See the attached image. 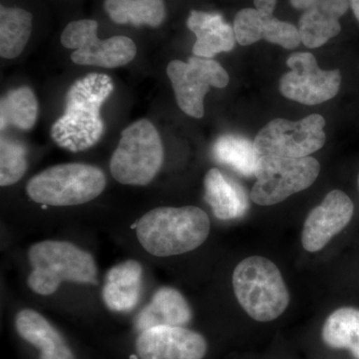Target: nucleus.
<instances>
[{
	"label": "nucleus",
	"instance_id": "nucleus-1",
	"mask_svg": "<svg viewBox=\"0 0 359 359\" xmlns=\"http://www.w3.org/2000/svg\"><path fill=\"white\" fill-rule=\"evenodd\" d=\"M113 91L112 79L102 73L76 80L66 94L65 113L52 125V140L74 153L98 143L104 132L101 107Z\"/></svg>",
	"mask_w": 359,
	"mask_h": 359
},
{
	"label": "nucleus",
	"instance_id": "nucleus-2",
	"mask_svg": "<svg viewBox=\"0 0 359 359\" xmlns=\"http://www.w3.org/2000/svg\"><path fill=\"white\" fill-rule=\"evenodd\" d=\"M211 222L194 205L160 207L146 212L136 224V235L152 256L166 257L186 254L204 244Z\"/></svg>",
	"mask_w": 359,
	"mask_h": 359
},
{
	"label": "nucleus",
	"instance_id": "nucleus-3",
	"mask_svg": "<svg viewBox=\"0 0 359 359\" xmlns=\"http://www.w3.org/2000/svg\"><path fill=\"white\" fill-rule=\"evenodd\" d=\"M32 271L27 285L39 295H51L61 283H98V269L93 256L65 241H42L28 250Z\"/></svg>",
	"mask_w": 359,
	"mask_h": 359
},
{
	"label": "nucleus",
	"instance_id": "nucleus-4",
	"mask_svg": "<svg viewBox=\"0 0 359 359\" xmlns=\"http://www.w3.org/2000/svg\"><path fill=\"white\" fill-rule=\"evenodd\" d=\"M236 297L252 320L268 323L282 316L290 294L280 269L264 257H248L233 273Z\"/></svg>",
	"mask_w": 359,
	"mask_h": 359
},
{
	"label": "nucleus",
	"instance_id": "nucleus-5",
	"mask_svg": "<svg viewBox=\"0 0 359 359\" xmlns=\"http://www.w3.org/2000/svg\"><path fill=\"white\" fill-rule=\"evenodd\" d=\"M106 187L100 168L82 163H67L47 168L33 176L26 194L37 204L72 207L95 200Z\"/></svg>",
	"mask_w": 359,
	"mask_h": 359
},
{
	"label": "nucleus",
	"instance_id": "nucleus-6",
	"mask_svg": "<svg viewBox=\"0 0 359 359\" xmlns=\"http://www.w3.org/2000/svg\"><path fill=\"white\" fill-rule=\"evenodd\" d=\"M163 162L164 147L157 129L149 120L140 119L123 130L110 172L123 185L146 186L159 173Z\"/></svg>",
	"mask_w": 359,
	"mask_h": 359
},
{
	"label": "nucleus",
	"instance_id": "nucleus-7",
	"mask_svg": "<svg viewBox=\"0 0 359 359\" xmlns=\"http://www.w3.org/2000/svg\"><path fill=\"white\" fill-rule=\"evenodd\" d=\"M320 166L313 157L283 158L262 156L257 160V182L250 198L259 205H273L309 188L320 174Z\"/></svg>",
	"mask_w": 359,
	"mask_h": 359
},
{
	"label": "nucleus",
	"instance_id": "nucleus-8",
	"mask_svg": "<svg viewBox=\"0 0 359 359\" xmlns=\"http://www.w3.org/2000/svg\"><path fill=\"white\" fill-rule=\"evenodd\" d=\"M325 118L318 114L297 122L276 118L261 129L252 143L259 157H309L325 146Z\"/></svg>",
	"mask_w": 359,
	"mask_h": 359
},
{
	"label": "nucleus",
	"instance_id": "nucleus-9",
	"mask_svg": "<svg viewBox=\"0 0 359 359\" xmlns=\"http://www.w3.org/2000/svg\"><path fill=\"white\" fill-rule=\"evenodd\" d=\"M98 22L81 20L68 23L61 34V44L74 49L71 60L77 65L117 68L128 65L137 54V46L127 36H113L99 39Z\"/></svg>",
	"mask_w": 359,
	"mask_h": 359
},
{
	"label": "nucleus",
	"instance_id": "nucleus-10",
	"mask_svg": "<svg viewBox=\"0 0 359 359\" xmlns=\"http://www.w3.org/2000/svg\"><path fill=\"white\" fill-rule=\"evenodd\" d=\"M179 107L194 118L204 116V99L211 87L224 88L230 77L223 66L211 58L193 56L188 62L173 60L167 66Z\"/></svg>",
	"mask_w": 359,
	"mask_h": 359
},
{
	"label": "nucleus",
	"instance_id": "nucleus-11",
	"mask_svg": "<svg viewBox=\"0 0 359 359\" xmlns=\"http://www.w3.org/2000/svg\"><path fill=\"white\" fill-rule=\"evenodd\" d=\"M290 72L280 82V93L285 98L316 105L334 98L341 84L339 70H323L314 56L309 52H297L287 60Z\"/></svg>",
	"mask_w": 359,
	"mask_h": 359
},
{
	"label": "nucleus",
	"instance_id": "nucleus-12",
	"mask_svg": "<svg viewBox=\"0 0 359 359\" xmlns=\"http://www.w3.org/2000/svg\"><path fill=\"white\" fill-rule=\"evenodd\" d=\"M140 359H203L205 337L183 327H154L140 332L135 344Z\"/></svg>",
	"mask_w": 359,
	"mask_h": 359
},
{
	"label": "nucleus",
	"instance_id": "nucleus-13",
	"mask_svg": "<svg viewBox=\"0 0 359 359\" xmlns=\"http://www.w3.org/2000/svg\"><path fill=\"white\" fill-rule=\"evenodd\" d=\"M353 212V201L346 193L339 190L328 193L304 222L302 235L304 250L311 252L323 250L349 224Z\"/></svg>",
	"mask_w": 359,
	"mask_h": 359
},
{
	"label": "nucleus",
	"instance_id": "nucleus-14",
	"mask_svg": "<svg viewBox=\"0 0 359 359\" xmlns=\"http://www.w3.org/2000/svg\"><path fill=\"white\" fill-rule=\"evenodd\" d=\"M233 32L238 43L243 46L262 39L285 49H294L301 43L299 29L294 25L254 8L242 9L236 14Z\"/></svg>",
	"mask_w": 359,
	"mask_h": 359
},
{
	"label": "nucleus",
	"instance_id": "nucleus-15",
	"mask_svg": "<svg viewBox=\"0 0 359 359\" xmlns=\"http://www.w3.org/2000/svg\"><path fill=\"white\" fill-rule=\"evenodd\" d=\"M15 328L21 339L39 349V359H75L62 335L39 311L21 309Z\"/></svg>",
	"mask_w": 359,
	"mask_h": 359
},
{
	"label": "nucleus",
	"instance_id": "nucleus-16",
	"mask_svg": "<svg viewBox=\"0 0 359 359\" xmlns=\"http://www.w3.org/2000/svg\"><path fill=\"white\" fill-rule=\"evenodd\" d=\"M143 269L135 259L116 264L106 275L102 289L105 306L115 313H128L140 299Z\"/></svg>",
	"mask_w": 359,
	"mask_h": 359
},
{
	"label": "nucleus",
	"instance_id": "nucleus-17",
	"mask_svg": "<svg viewBox=\"0 0 359 359\" xmlns=\"http://www.w3.org/2000/svg\"><path fill=\"white\" fill-rule=\"evenodd\" d=\"M187 26L197 37L193 47L195 56L212 58L222 52L233 50L236 43L233 28L219 13L191 11Z\"/></svg>",
	"mask_w": 359,
	"mask_h": 359
},
{
	"label": "nucleus",
	"instance_id": "nucleus-18",
	"mask_svg": "<svg viewBox=\"0 0 359 359\" xmlns=\"http://www.w3.org/2000/svg\"><path fill=\"white\" fill-rule=\"evenodd\" d=\"M204 187L205 201L216 218L222 221L238 219L249 209L245 189L219 169L214 168L205 174Z\"/></svg>",
	"mask_w": 359,
	"mask_h": 359
},
{
	"label": "nucleus",
	"instance_id": "nucleus-19",
	"mask_svg": "<svg viewBox=\"0 0 359 359\" xmlns=\"http://www.w3.org/2000/svg\"><path fill=\"white\" fill-rule=\"evenodd\" d=\"M192 311L184 295L173 287H161L153 295L140 313L135 325L137 330L143 332L150 327H184L190 323Z\"/></svg>",
	"mask_w": 359,
	"mask_h": 359
},
{
	"label": "nucleus",
	"instance_id": "nucleus-20",
	"mask_svg": "<svg viewBox=\"0 0 359 359\" xmlns=\"http://www.w3.org/2000/svg\"><path fill=\"white\" fill-rule=\"evenodd\" d=\"M33 16L20 7H0V55L18 57L25 50L32 32Z\"/></svg>",
	"mask_w": 359,
	"mask_h": 359
},
{
	"label": "nucleus",
	"instance_id": "nucleus-21",
	"mask_svg": "<svg viewBox=\"0 0 359 359\" xmlns=\"http://www.w3.org/2000/svg\"><path fill=\"white\" fill-rule=\"evenodd\" d=\"M105 11L118 25L158 27L166 18L164 0H105Z\"/></svg>",
	"mask_w": 359,
	"mask_h": 359
},
{
	"label": "nucleus",
	"instance_id": "nucleus-22",
	"mask_svg": "<svg viewBox=\"0 0 359 359\" xmlns=\"http://www.w3.org/2000/svg\"><path fill=\"white\" fill-rule=\"evenodd\" d=\"M39 116V102L29 87L11 90L0 103V124L4 131L7 127L28 131L34 127Z\"/></svg>",
	"mask_w": 359,
	"mask_h": 359
},
{
	"label": "nucleus",
	"instance_id": "nucleus-23",
	"mask_svg": "<svg viewBox=\"0 0 359 359\" xmlns=\"http://www.w3.org/2000/svg\"><path fill=\"white\" fill-rule=\"evenodd\" d=\"M212 156L221 164L226 165L243 176L250 177L256 173L259 156L254 143L244 137L224 135L215 142Z\"/></svg>",
	"mask_w": 359,
	"mask_h": 359
},
{
	"label": "nucleus",
	"instance_id": "nucleus-24",
	"mask_svg": "<svg viewBox=\"0 0 359 359\" xmlns=\"http://www.w3.org/2000/svg\"><path fill=\"white\" fill-rule=\"evenodd\" d=\"M341 30L339 18L320 9L306 11L299 20L301 41L309 48H318Z\"/></svg>",
	"mask_w": 359,
	"mask_h": 359
},
{
	"label": "nucleus",
	"instance_id": "nucleus-25",
	"mask_svg": "<svg viewBox=\"0 0 359 359\" xmlns=\"http://www.w3.org/2000/svg\"><path fill=\"white\" fill-rule=\"evenodd\" d=\"M359 330V309L341 308L334 311L323 327V339L330 348L348 349Z\"/></svg>",
	"mask_w": 359,
	"mask_h": 359
},
{
	"label": "nucleus",
	"instance_id": "nucleus-26",
	"mask_svg": "<svg viewBox=\"0 0 359 359\" xmlns=\"http://www.w3.org/2000/svg\"><path fill=\"white\" fill-rule=\"evenodd\" d=\"M27 150L20 142L1 137L0 142V185H14L27 170Z\"/></svg>",
	"mask_w": 359,
	"mask_h": 359
},
{
	"label": "nucleus",
	"instance_id": "nucleus-27",
	"mask_svg": "<svg viewBox=\"0 0 359 359\" xmlns=\"http://www.w3.org/2000/svg\"><path fill=\"white\" fill-rule=\"evenodd\" d=\"M257 11L266 15H273L276 6V0H254Z\"/></svg>",
	"mask_w": 359,
	"mask_h": 359
},
{
	"label": "nucleus",
	"instance_id": "nucleus-28",
	"mask_svg": "<svg viewBox=\"0 0 359 359\" xmlns=\"http://www.w3.org/2000/svg\"><path fill=\"white\" fill-rule=\"evenodd\" d=\"M323 0H290L292 6L297 9H306V11L311 9L318 8L323 4Z\"/></svg>",
	"mask_w": 359,
	"mask_h": 359
},
{
	"label": "nucleus",
	"instance_id": "nucleus-29",
	"mask_svg": "<svg viewBox=\"0 0 359 359\" xmlns=\"http://www.w3.org/2000/svg\"><path fill=\"white\" fill-rule=\"evenodd\" d=\"M348 349L354 356V358L359 359V330L358 332H356V334L354 335L353 341H351V346H349Z\"/></svg>",
	"mask_w": 359,
	"mask_h": 359
},
{
	"label": "nucleus",
	"instance_id": "nucleus-30",
	"mask_svg": "<svg viewBox=\"0 0 359 359\" xmlns=\"http://www.w3.org/2000/svg\"><path fill=\"white\" fill-rule=\"evenodd\" d=\"M349 6L353 9L354 15H355L356 20L359 22V0H348Z\"/></svg>",
	"mask_w": 359,
	"mask_h": 359
},
{
	"label": "nucleus",
	"instance_id": "nucleus-31",
	"mask_svg": "<svg viewBox=\"0 0 359 359\" xmlns=\"http://www.w3.org/2000/svg\"><path fill=\"white\" fill-rule=\"evenodd\" d=\"M358 188H359V174H358Z\"/></svg>",
	"mask_w": 359,
	"mask_h": 359
}]
</instances>
